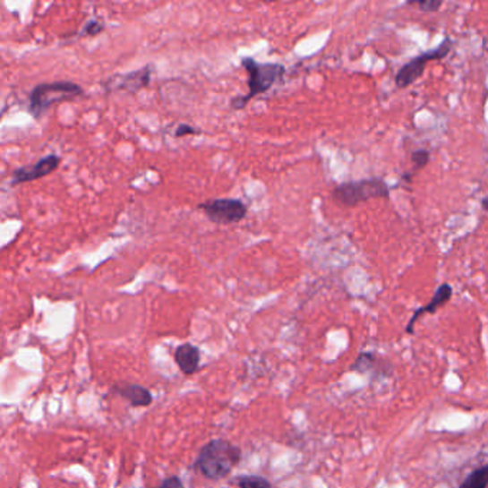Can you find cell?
Masks as SVG:
<instances>
[{
  "label": "cell",
  "mask_w": 488,
  "mask_h": 488,
  "mask_svg": "<svg viewBox=\"0 0 488 488\" xmlns=\"http://www.w3.org/2000/svg\"><path fill=\"white\" fill-rule=\"evenodd\" d=\"M241 457V449L227 440H210L201 449L193 467L202 477L217 482L231 475Z\"/></svg>",
  "instance_id": "obj_1"
},
{
  "label": "cell",
  "mask_w": 488,
  "mask_h": 488,
  "mask_svg": "<svg viewBox=\"0 0 488 488\" xmlns=\"http://www.w3.org/2000/svg\"><path fill=\"white\" fill-rule=\"evenodd\" d=\"M241 64L250 75V81H248L250 92L244 97L232 98L231 107L235 111H241L250 104L253 98L268 92L275 83L281 82L287 72L286 64H272V62L271 64H261L253 57H243Z\"/></svg>",
  "instance_id": "obj_2"
},
{
  "label": "cell",
  "mask_w": 488,
  "mask_h": 488,
  "mask_svg": "<svg viewBox=\"0 0 488 488\" xmlns=\"http://www.w3.org/2000/svg\"><path fill=\"white\" fill-rule=\"evenodd\" d=\"M391 188L381 178L360 179V181L344 182L332 191L335 202L342 207L354 208L361 202L378 198H389Z\"/></svg>",
  "instance_id": "obj_3"
},
{
  "label": "cell",
  "mask_w": 488,
  "mask_h": 488,
  "mask_svg": "<svg viewBox=\"0 0 488 488\" xmlns=\"http://www.w3.org/2000/svg\"><path fill=\"white\" fill-rule=\"evenodd\" d=\"M82 88L76 83L66 82H50L40 83L33 88L30 93V112L36 118H40L50 107L62 100L72 99V98L82 95Z\"/></svg>",
  "instance_id": "obj_4"
},
{
  "label": "cell",
  "mask_w": 488,
  "mask_h": 488,
  "mask_svg": "<svg viewBox=\"0 0 488 488\" xmlns=\"http://www.w3.org/2000/svg\"><path fill=\"white\" fill-rule=\"evenodd\" d=\"M451 49H453V40L447 36L446 39L442 40L435 49L427 50L424 54L417 55V56H414L413 59L404 64L397 72L394 82H396L399 90H406L408 86L417 82L418 79L423 76L427 64L432 61H442L444 57L449 56Z\"/></svg>",
  "instance_id": "obj_5"
},
{
  "label": "cell",
  "mask_w": 488,
  "mask_h": 488,
  "mask_svg": "<svg viewBox=\"0 0 488 488\" xmlns=\"http://www.w3.org/2000/svg\"><path fill=\"white\" fill-rule=\"evenodd\" d=\"M200 210L217 225L238 224L248 214L245 203L236 198H218L201 203Z\"/></svg>",
  "instance_id": "obj_6"
},
{
  "label": "cell",
  "mask_w": 488,
  "mask_h": 488,
  "mask_svg": "<svg viewBox=\"0 0 488 488\" xmlns=\"http://www.w3.org/2000/svg\"><path fill=\"white\" fill-rule=\"evenodd\" d=\"M152 66H145L140 71L129 72L125 75H116L107 79L104 82V88L107 92L112 90H126V92H138L145 86L150 85Z\"/></svg>",
  "instance_id": "obj_7"
},
{
  "label": "cell",
  "mask_w": 488,
  "mask_h": 488,
  "mask_svg": "<svg viewBox=\"0 0 488 488\" xmlns=\"http://www.w3.org/2000/svg\"><path fill=\"white\" fill-rule=\"evenodd\" d=\"M59 164H61V158L56 157V155H47L36 164L16 169L13 172L12 184L18 185V184H23V182L35 181V179L47 176V175L52 174L59 167Z\"/></svg>",
  "instance_id": "obj_8"
},
{
  "label": "cell",
  "mask_w": 488,
  "mask_h": 488,
  "mask_svg": "<svg viewBox=\"0 0 488 488\" xmlns=\"http://www.w3.org/2000/svg\"><path fill=\"white\" fill-rule=\"evenodd\" d=\"M451 296H453V287L449 286V284H441L432 295V301L425 307L418 308L414 312L410 321L407 324L406 331L408 334H413L414 324L418 321V318L423 317L424 314H435L440 308L444 307L451 300Z\"/></svg>",
  "instance_id": "obj_9"
},
{
  "label": "cell",
  "mask_w": 488,
  "mask_h": 488,
  "mask_svg": "<svg viewBox=\"0 0 488 488\" xmlns=\"http://www.w3.org/2000/svg\"><path fill=\"white\" fill-rule=\"evenodd\" d=\"M112 392L125 398L133 407H148L154 401V397L150 394V390L140 384H133V382H116L112 387Z\"/></svg>",
  "instance_id": "obj_10"
},
{
  "label": "cell",
  "mask_w": 488,
  "mask_h": 488,
  "mask_svg": "<svg viewBox=\"0 0 488 488\" xmlns=\"http://www.w3.org/2000/svg\"><path fill=\"white\" fill-rule=\"evenodd\" d=\"M175 361L184 374H193L200 368V348L193 344H182L175 349Z\"/></svg>",
  "instance_id": "obj_11"
},
{
  "label": "cell",
  "mask_w": 488,
  "mask_h": 488,
  "mask_svg": "<svg viewBox=\"0 0 488 488\" xmlns=\"http://www.w3.org/2000/svg\"><path fill=\"white\" fill-rule=\"evenodd\" d=\"M382 364V360L378 361L377 356L374 354L364 353L356 358L355 363L351 365V370L360 374H367L370 371H382V374L385 375L384 368H380L378 365Z\"/></svg>",
  "instance_id": "obj_12"
},
{
  "label": "cell",
  "mask_w": 488,
  "mask_h": 488,
  "mask_svg": "<svg viewBox=\"0 0 488 488\" xmlns=\"http://www.w3.org/2000/svg\"><path fill=\"white\" fill-rule=\"evenodd\" d=\"M488 482V467L483 466V467L477 468L468 475L463 483H461L460 488H485Z\"/></svg>",
  "instance_id": "obj_13"
},
{
  "label": "cell",
  "mask_w": 488,
  "mask_h": 488,
  "mask_svg": "<svg viewBox=\"0 0 488 488\" xmlns=\"http://www.w3.org/2000/svg\"><path fill=\"white\" fill-rule=\"evenodd\" d=\"M236 484L239 488H272L271 483L261 475H239Z\"/></svg>",
  "instance_id": "obj_14"
},
{
  "label": "cell",
  "mask_w": 488,
  "mask_h": 488,
  "mask_svg": "<svg viewBox=\"0 0 488 488\" xmlns=\"http://www.w3.org/2000/svg\"><path fill=\"white\" fill-rule=\"evenodd\" d=\"M430 157H432V154L427 150H418L413 152L411 161H413L414 171H421L423 167H427L428 162H430Z\"/></svg>",
  "instance_id": "obj_15"
},
{
  "label": "cell",
  "mask_w": 488,
  "mask_h": 488,
  "mask_svg": "<svg viewBox=\"0 0 488 488\" xmlns=\"http://www.w3.org/2000/svg\"><path fill=\"white\" fill-rule=\"evenodd\" d=\"M408 4L418 7L423 12H432V13H434V12L440 11L442 2L441 0H427V2H408Z\"/></svg>",
  "instance_id": "obj_16"
},
{
  "label": "cell",
  "mask_w": 488,
  "mask_h": 488,
  "mask_svg": "<svg viewBox=\"0 0 488 488\" xmlns=\"http://www.w3.org/2000/svg\"><path fill=\"white\" fill-rule=\"evenodd\" d=\"M102 30H104V25L97 21H88V23H86L85 25V28H83V33L90 36L98 35V33L102 32Z\"/></svg>",
  "instance_id": "obj_17"
},
{
  "label": "cell",
  "mask_w": 488,
  "mask_h": 488,
  "mask_svg": "<svg viewBox=\"0 0 488 488\" xmlns=\"http://www.w3.org/2000/svg\"><path fill=\"white\" fill-rule=\"evenodd\" d=\"M158 488H184V483H182L181 478L172 475V477H167V480H164L162 484Z\"/></svg>",
  "instance_id": "obj_18"
},
{
  "label": "cell",
  "mask_w": 488,
  "mask_h": 488,
  "mask_svg": "<svg viewBox=\"0 0 488 488\" xmlns=\"http://www.w3.org/2000/svg\"><path fill=\"white\" fill-rule=\"evenodd\" d=\"M198 133H200V131H196L195 128L189 125H179L178 129L175 131V136H176V138H182V136L185 135H198Z\"/></svg>",
  "instance_id": "obj_19"
},
{
  "label": "cell",
  "mask_w": 488,
  "mask_h": 488,
  "mask_svg": "<svg viewBox=\"0 0 488 488\" xmlns=\"http://www.w3.org/2000/svg\"><path fill=\"white\" fill-rule=\"evenodd\" d=\"M2 116H4V111H0V118H2Z\"/></svg>",
  "instance_id": "obj_20"
}]
</instances>
